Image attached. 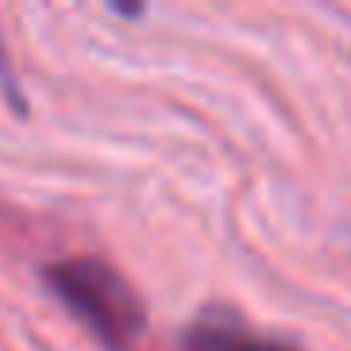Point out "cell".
<instances>
[{"label": "cell", "instance_id": "cell-2", "mask_svg": "<svg viewBox=\"0 0 351 351\" xmlns=\"http://www.w3.org/2000/svg\"><path fill=\"white\" fill-rule=\"evenodd\" d=\"M182 351H298V348L268 340V336H257L250 328L212 313V317L193 321L182 332Z\"/></svg>", "mask_w": 351, "mask_h": 351}, {"label": "cell", "instance_id": "cell-4", "mask_svg": "<svg viewBox=\"0 0 351 351\" xmlns=\"http://www.w3.org/2000/svg\"><path fill=\"white\" fill-rule=\"evenodd\" d=\"M114 12H121V16H140V4H114Z\"/></svg>", "mask_w": 351, "mask_h": 351}, {"label": "cell", "instance_id": "cell-1", "mask_svg": "<svg viewBox=\"0 0 351 351\" xmlns=\"http://www.w3.org/2000/svg\"><path fill=\"white\" fill-rule=\"evenodd\" d=\"M46 287L106 343L110 351H129L144 332V302L136 287L99 257H64L46 265Z\"/></svg>", "mask_w": 351, "mask_h": 351}, {"label": "cell", "instance_id": "cell-3", "mask_svg": "<svg viewBox=\"0 0 351 351\" xmlns=\"http://www.w3.org/2000/svg\"><path fill=\"white\" fill-rule=\"evenodd\" d=\"M0 91H4V99L12 102V110H16V114H27V102L19 99L16 76H12V69H8V49H4V38H0Z\"/></svg>", "mask_w": 351, "mask_h": 351}]
</instances>
